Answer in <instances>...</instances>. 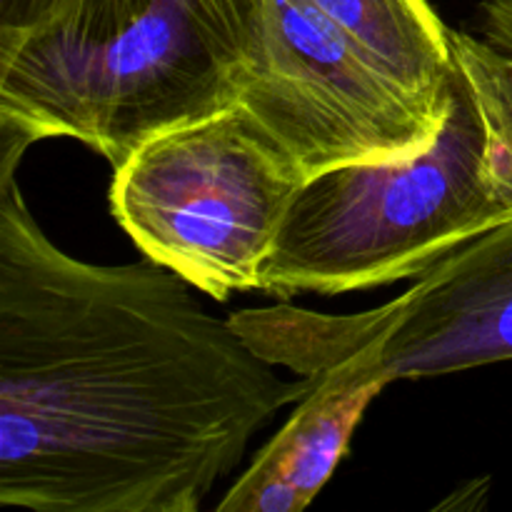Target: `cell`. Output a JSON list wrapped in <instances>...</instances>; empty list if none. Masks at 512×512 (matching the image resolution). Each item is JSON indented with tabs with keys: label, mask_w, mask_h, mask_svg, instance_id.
I'll return each instance as SVG.
<instances>
[{
	"label": "cell",
	"mask_w": 512,
	"mask_h": 512,
	"mask_svg": "<svg viewBox=\"0 0 512 512\" xmlns=\"http://www.w3.org/2000/svg\"><path fill=\"white\" fill-rule=\"evenodd\" d=\"M305 173L240 103L140 143L110 210L140 253L215 300L260 290Z\"/></svg>",
	"instance_id": "obj_4"
},
{
	"label": "cell",
	"mask_w": 512,
	"mask_h": 512,
	"mask_svg": "<svg viewBox=\"0 0 512 512\" xmlns=\"http://www.w3.org/2000/svg\"><path fill=\"white\" fill-rule=\"evenodd\" d=\"M480 13L485 40L512 55V0H483Z\"/></svg>",
	"instance_id": "obj_10"
},
{
	"label": "cell",
	"mask_w": 512,
	"mask_h": 512,
	"mask_svg": "<svg viewBox=\"0 0 512 512\" xmlns=\"http://www.w3.org/2000/svg\"><path fill=\"white\" fill-rule=\"evenodd\" d=\"M230 320L265 360L300 378L350 353L373 360L390 383L512 360V223L465 243L375 310L278 305Z\"/></svg>",
	"instance_id": "obj_5"
},
{
	"label": "cell",
	"mask_w": 512,
	"mask_h": 512,
	"mask_svg": "<svg viewBox=\"0 0 512 512\" xmlns=\"http://www.w3.org/2000/svg\"><path fill=\"white\" fill-rule=\"evenodd\" d=\"M430 115H445L450 28L430 0H308Z\"/></svg>",
	"instance_id": "obj_8"
},
{
	"label": "cell",
	"mask_w": 512,
	"mask_h": 512,
	"mask_svg": "<svg viewBox=\"0 0 512 512\" xmlns=\"http://www.w3.org/2000/svg\"><path fill=\"white\" fill-rule=\"evenodd\" d=\"M263 0H65L0 50V178L38 140L118 168L155 133L238 103Z\"/></svg>",
	"instance_id": "obj_3"
},
{
	"label": "cell",
	"mask_w": 512,
	"mask_h": 512,
	"mask_svg": "<svg viewBox=\"0 0 512 512\" xmlns=\"http://www.w3.org/2000/svg\"><path fill=\"white\" fill-rule=\"evenodd\" d=\"M238 103L288 150L305 178L403 158L433 143L443 123L308 0H263Z\"/></svg>",
	"instance_id": "obj_6"
},
{
	"label": "cell",
	"mask_w": 512,
	"mask_h": 512,
	"mask_svg": "<svg viewBox=\"0 0 512 512\" xmlns=\"http://www.w3.org/2000/svg\"><path fill=\"white\" fill-rule=\"evenodd\" d=\"M288 423L255 455L218 512H300L333 478L365 410L390 385L370 358L350 353L323 365Z\"/></svg>",
	"instance_id": "obj_7"
},
{
	"label": "cell",
	"mask_w": 512,
	"mask_h": 512,
	"mask_svg": "<svg viewBox=\"0 0 512 512\" xmlns=\"http://www.w3.org/2000/svg\"><path fill=\"white\" fill-rule=\"evenodd\" d=\"M450 48L433 143L305 180L260 273L263 293L340 295L418 280L512 223V55L453 28Z\"/></svg>",
	"instance_id": "obj_2"
},
{
	"label": "cell",
	"mask_w": 512,
	"mask_h": 512,
	"mask_svg": "<svg viewBox=\"0 0 512 512\" xmlns=\"http://www.w3.org/2000/svg\"><path fill=\"white\" fill-rule=\"evenodd\" d=\"M65 0H0V50L43 25Z\"/></svg>",
	"instance_id": "obj_9"
},
{
	"label": "cell",
	"mask_w": 512,
	"mask_h": 512,
	"mask_svg": "<svg viewBox=\"0 0 512 512\" xmlns=\"http://www.w3.org/2000/svg\"><path fill=\"white\" fill-rule=\"evenodd\" d=\"M195 293L150 258H73L0 178L3 508L198 512L313 388Z\"/></svg>",
	"instance_id": "obj_1"
}]
</instances>
